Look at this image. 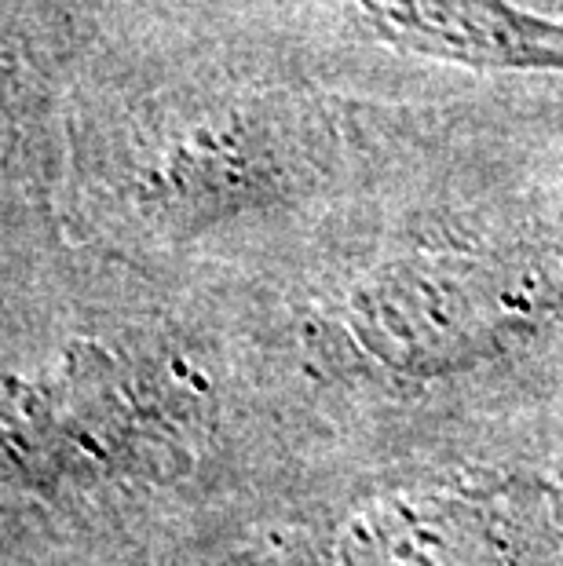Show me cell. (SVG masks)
<instances>
[{
	"label": "cell",
	"mask_w": 563,
	"mask_h": 566,
	"mask_svg": "<svg viewBox=\"0 0 563 566\" xmlns=\"http://www.w3.org/2000/svg\"><path fill=\"white\" fill-rule=\"evenodd\" d=\"M380 41L487 70H563V22L512 0H341Z\"/></svg>",
	"instance_id": "cell-2"
},
{
	"label": "cell",
	"mask_w": 563,
	"mask_h": 566,
	"mask_svg": "<svg viewBox=\"0 0 563 566\" xmlns=\"http://www.w3.org/2000/svg\"><path fill=\"white\" fill-rule=\"evenodd\" d=\"M563 296V260L542 249L414 252L347 300L355 344L392 369H439L494 352Z\"/></svg>",
	"instance_id": "cell-1"
}]
</instances>
